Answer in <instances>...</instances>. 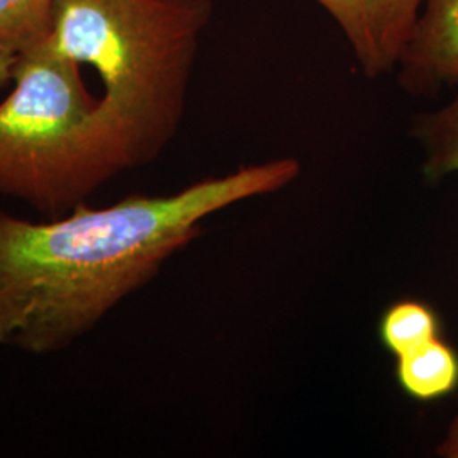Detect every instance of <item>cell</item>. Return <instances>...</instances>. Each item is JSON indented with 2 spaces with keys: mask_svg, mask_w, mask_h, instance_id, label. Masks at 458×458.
Listing matches in <instances>:
<instances>
[{
  "mask_svg": "<svg viewBox=\"0 0 458 458\" xmlns=\"http://www.w3.org/2000/svg\"><path fill=\"white\" fill-rule=\"evenodd\" d=\"M299 174V160L285 157L172 196L98 209L83 202L48 223L0 213V344L33 355L70 346L196 240L209 216L274 194Z\"/></svg>",
  "mask_w": 458,
  "mask_h": 458,
  "instance_id": "6da1fadb",
  "label": "cell"
},
{
  "mask_svg": "<svg viewBox=\"0 0 458 458\" xmlns=\"http://www.w3.org/2000/svg\"><path fill=\"white\" fill-rule=\"evenodd\" d=\"M213 0H56L49 41L104 85L100 109L130 168L153 162L181 126Z\"/></svg>",
  "mask_w": 458,
  "mask_h": 458,
  "instance_id": "7a4b0ae2",
  "label": "cell"
},
{
  "mask_svg": "<svg viewBox=\"0 0 458 458\" xmlns=\"http://www.w3.org/2000/svg\"><path fill=\"white\" fill-rule=\"evenodd\" d=\"M0 104V196L62 217L130 168L79 64L47 39L17 55Z\"/></svg>",
  "mask_w": 458,
  "mask_h": 458,
  "instance_id": "3957f363",
  "label": "cell"
},
{
  "mask_svg": "<svg viewBox=\"0 0 458 458\" xmlns=\"http://www.w3.org/2000/svg\"><path fill=\"white\" fill-rule=\"evenodd\" d=\"M338 28L369 79L387 75L410 43L425 0H314Z\"/></svg>",
  "mask_w": 458,
  "mask_h": 458,
  "instance_id": "277c9868",
  "label": "cell"
},
{
  "mask_svg": "<svg viewBox=\"0 0 458 458\" xmlns=\"http://www.w3.org/2000/svg\"><path fill=\"white\" fill-rule=\"evenodd\" d=\"M395 70L412 98H437L457 85L458 0H425Z\"/></svg>",
  "mask_w": 458,
  "mask_h": 458,
  "instance_id": "5b68a950",
  "label": "cell"
},
{
  "mask_svg": "<svg viewBox=\"0 0 458 458\" xmlns=\"http://www.w3.org/2000/svg\"><path fill=\"white\" fill-rule=\"evenodd\" d=\"M395 378L401 389L416 401H438L458 389V353L437 338L397 357Z\"/></svg>",
  "mask_w": 458,
  "mask_h": 458,
  "instance_id": "8992f818",
  "label": "cell"
},
{
  "mask_svg": "<svg viewBox=\"0 0 458 458\" xmlns=\"http://www.w3.org/2000/svg\"><path fill=\"white\" fill-rule=\"evenodd\" d=\"M412 136L423 151L426 181L438 182L458 174V83L445 106L414 119Z\"/></svg>",
  "mask_w": 458,
  "mask_h": 458,
  "instance_id": "52a82bcc",
  "label": "cell"
},
{
  "mask_svg": "<svg viewBox=\"0 0 458 458\" xmlns=\"http://www.w3.org/2000/svg\"><path fill=\"white\" fill-rule=\"evenodd\" d=\"M56 0H0V53L21 55L49 39Z\"/></svg>",
  "mask_w": 458,
  "mask_h": 458,
  "instance_id": "ba28073f",
  "label": "cell"
},
{
  "mask_svg": "<svg viewBox=\"0 0 458 458\" xmlns=\"http://www.w3.org/2000/svg\"><path fill=\"white\" fill-rule=\"evenodd\" d=\"M378 336L397 359L440 338V319L425 302L399 301L380 318Z\"/></svg>",
  "mask_w": 458,
  "mask_h": 458,
  "instance_id": "9c48e42d",
  "label": "cell"
},
{
  "mask_svg": "<svg viewBox=\"0 0 458 458\" xmlns=\"http://www.w3.org/2000/svg\"><path fill=\"white\" fill-rule=\"evenodd\" d=\"M438 457L458 458V414L448 426V431L443 438V442L437 448Z\"/></svg>",
  "mask_w": 458,
  "mask_h": 458,
  "instance_id": "30bf717a",
  "label": "cell"
},
{
  "mask_svg": "<svg viewBox=\"0 0 458 458\" xmlns=\"http://www.w3.org/2000/svg\"><path fill=\"white\" fill-rule=\"evenodd\" d=\"M17 56L0 53V89H4L9 82H13V73L16 65Z\"/></svg>",
  "mask_w": 458,
  "mask_h": 458,
  "instance_id": "8fae6325",
  "label": "cell"
}]
</instances>
